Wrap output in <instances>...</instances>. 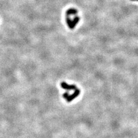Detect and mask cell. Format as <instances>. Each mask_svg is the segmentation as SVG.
Returning a JSON list of instances; mask_svg holds the SVG:
<instances>
[{
	"label": "cell",
	"mask_w": 138,
	"mask_h": 138,
	"mask_svg": "<svg viewBox=\"0 0 138 138\" xmlns=\"http://www.w3.org/2000/svg\"><path fill=\"white\" fill-rule=\"evenodd\" d=\"M60 86H61V87H62L63 89H66V90H76L77 89H76V87H76L75 85H68L67 83L66 82H61V83H60Z\"/></svg>",
	"instance_id": "obj_1"
},
{
	"label": "cell",
	"mask_w": 138,
	"mask_h": 138,
	"mask_svg": "<svg viewBox=\"0 0 138 138\" xmlns=\"http://www.w3.org/2000/svg\"><path fill=\"white\" fill-rule=\"evenodd\" d=\"M66 23L70 29H71V27L72 25V20H71L69 16H66Z\"/></svg>",
	"instance_id": "obj_5"
},
{
	"label": "cell",
	"mask_w": 138,
	"mask_h": 138,
	"mask_svg": "<svg viewBox=\"0 0 138 138\" xmlns=\"http://www.w3.org/2000/svg\"><path fill=\"white\" fill-rule=\"evenodd\" d=\"M131 1H138V0H131Z\"/></svg>",
	"instance_id": "obj_7"
},
{
	"label": "cell",
	"mask_w": 138,
	"mask_h": 138,
	"mask_svg": "<svg viewBox=\"0 0 138 138\" xmlns=\"http://www.w3.org/2000/svg\"><path fill=\"white\" fill-rule=\"evenodd\" d=\"M69 94L68 92H66V93H64L63 95V97L64 98V99H67L68 97H69Z\"/></svg>",
	"instance_id": "obj_6"
},
{
	"label": "cell",
	"mask_w": 138,
	"mask_h": 138,
	"mask_svg": "<svg viewBox=\"0 0 138 138\" xmlns=\"http://www.w3.org/2000/svg\"><path fill=\"white\" fill-rule=\"evenodd\" d=\"M78 13V11L75 8H70L66 12V16H69L70 15H75Z\"/></svg>",
	"instance_id": "obj_3"
},
{
	"label": "cell",
	"mask_w": 138,
	"mask_h": 138,
	"mask_svg": "<svg viewBox=\"0 0 138 138\" xmlns=\"http://www.w3.org/2000/svg\"><path fill=\"white\" fill-rule=\"evenodd\" d=\"M80 94V90L79 89H76L75 90V91L74 92V93L72 94L71 95H70L68 99H67V102H71L72 100H73L74 99H75L77 97H78L79 95Z\"/></svg>",
	"instance_id": "obj_2"
},
{
	"label": "cell",
	"mask_w": 138,
	"mask_h": 138,
	"mask_svg": "<svg viewBox=\"0 0 138 138\" xmlns=\"http://www.w3.org/2000/svg\"><path fill=\"white\" fill-rule=\"evenodd\" d=\"M80 20V17L79 16H75L74 17V18L73 19V20H72V25L71 27V29H74L75 27L77 25V23H78V22Z\"/></svg>",
	"instance_id": "obj_4"
}]
</instances>
